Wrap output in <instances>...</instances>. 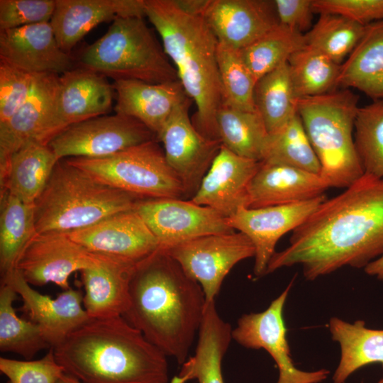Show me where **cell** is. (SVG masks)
<instances>
[{"instance_id":"obj_1","label":"cell","mask_w":383,"mask_h":383,"mask_svg":"<svg viewBox=\"0 0 383 383\" xmlns=\"http://www.w3.org/2000/svg\"><path fill=\"white\" fill-rule=\"evenodd\" d=\"M326 199L275 252L267 274L300 265L313 281L345 266L365 268L383 255V179L364 174Z\"/></svg>"},{"instance_id":"obj_2","label":"cell","mask_w":383,"mask_h":383,"mask_svg":"<svg viewBox=\"0 0 383 383\" xmlns=\"http://www.w3.org/2000/svg\"><path fill=\"white\" fill-rule=\"evenodd\" d=\"M123 317L145 338L182 365L203 318L204 292L167 252L157 249L138 262Z\"/></svg>"},{"instance_id":"obj_3","label":"cell","mask_w":383,"mask_h":383,"mask_svg":"<svg viewBox=\"0 0 383 383\" xmlns=\"http://www.w3.org/2000/svg\"><path fill=\"white\" fill-rule=\"evenodd\" d=\"M52 348L82 383H169L167 357L123 316L90 318Z\"/></svg>"},{"instance_id":"obj_4","label":"cell","mask_w":383,"mask_h":383,"mask_svg":"<svg viewBox=\"0 0 383 383\" xmlns=\"http://www.w3.org/2000/svg\"><path fill=\"white\" fill-rule=\"evenodd\" d=\"M145 17L154 26L178 79L196 111L192 122L204 136L219 140L216 116L223 104L218 40L204 16L181 11L172 0H145Z\"/></svg>"},{"instance_id":"obj_5","label":"cell","mask_w":383,"mask_h":383,"mask_svg":"<svg viewBox=\"0 0 383 383\" xmlns=\"http://www.w3.org/2000/svg\"><path fill=\"white\" fill-rule=\"evenodd\" d=\"M138 197L103 184L65 159L35 202L36 232H70L135 209Z\"/></svg>"},{"instance_id":"obj_6","label":"cell","mask_w":383,"mask_h":383,"mask_svg":"<svg viewBox=\"0 0 383 383\" xmlns=\"http://www.w3.org/2000/svg\"><path fill=\"white\" fill-rule=\"evenodd\" d=\"M359 96L350 89L300 98L299 115L329 187L346 188L364 172L354 141Z\"/></svg>"},{"instance_id":"obj_7","label":"cell","mask_w":383,"mask_h":383,"mask_svg":"<svg viewBox=\"0 0 383 383\" xmlns=\"http://www.w3.org/2000/svg\"><path fill=\"white\" fill-rule=\"evenodd\" d=\"M79 67L113 81H177V70L144 18H119L80 54Z\"/></svg>"},{"instance_id":"obj_8","label":"cell","mask_w":383,"mask_h":383,"mask_svg":"<svg viewBox=\"0 0 383 383\" xmlns=\"http://www.w3.org/2000/svg\"><path fill=\"white\" fill-rule=\"evenodd\" d=\"M65 160L97 181L141 199H184L183 184L157 139L102 157Z\"/></svg>"},{"instance_id":"obj_9","label":"cell","mask_w":383,"mask_h":383,"mask_svg":"<svg viewBox=\"0 0 383 383\" xmlns=\"http://www.w3.org/2000/svg\"><path fill=\"white\" fill-rule=\"evenodd\" d=\"M165 251L199 284L206 301H215L225 277L237 263L255 256L251 240L235 231L202 236Z\"/></svg>"},{"instance_id":"obj_10","label":"cell","mask_w":383,"mask_h":383,"mask_svg":"<svg viewBox=\"0 0 383 383\" xmlns=\"http://www.w3.org/2000/svg\"><path fill=\"white\" fill-rule=\"evenodd\" d=\"M155 139V134L137 119L115 113L71 125L48 145L60 160L97 158Z\"/></svg>"},{"instance_id":"obj_11","label":"cell","mask_w":383,"mask_h":383,"mask_svg":"<svg viewBox=\"0 0 383 383\" xmlns=\"http://www.w3.org/2000/svg\"><path fill=\"white\" fill-rule=\"evenodd\" d=\"M59 74H36L30 94L16 113L0 125V182L8 173L12 155L28 142L45 145L57 135L55 116Z\"/></svg>"},{"instance_id":"obj_12","label":"cell","mask_w":383,"mask_h":383,"mask_svg":"<svg viewBox=\"0 0 383 383\" xmlns=\"http://www.w3.org/2000/svg\"><path fill=\"white\" fill-rule=\"evenodd\" d=\"M135 210L157 239L159 249L163 250L202 236L234 232L225 217L191 200L140 199Z\"/></svg>"},{"instance_id":"obj_13","label":"cell","mask_w":383,"mask_h":383,"mask_svg":"<svg viewBox=\"0 0 383 383\" xmlns=\"http://www.w3.org/2000/svg\"><path fill=\"white\" fill-rule=\"evenodd\" d=\"M294 279L267 309L243 315L232 331V337L245 348H262L270 355L279 370L277 383H320L327 378L330 371L326 369L302 371L294 366L292 359L284 307Z\"/></svg>"},{"instance_id":"obj_14","label":"cell","mask_w":383,"mask_h":383,"mask_svg":"<svg viewBox=\"0 0 383 383\" xmlns=\"http://www.w3.org/2000/svg\"><path fill=\"white\" fill-rule=\"evenodd\" d=\"M192 101L187 98L176 106L157 136L183 184L186 200L195 195L222 146L220 140L207 138L195 128L189 116Z\"/></svg>"},{"instance_id":"obj_15","label":"cell","mask_w":383,"mask_h":383,"mask_svg":"<svg viewBox=\"0 0 383 383\" xmlns=\"http://www.w3.org/2000/svg\"><path fill=\"white\" fill-rule=\"evenodd\" d=\"M91 253L72 240L67 232L36 233L23 250L16 266L30 285L52 282L63 291L71 288L69 277L98 262Z\"/></svg>"},{"instance_id":"obj_16","label":"cell","mask_w":383,"mask_h":383,"mask_svg":"<svg viewBox=\"0 0 383 383\" xmlns=\"http://www.w3.org/2000/svg\"><path fill=\"white\" fill-rule=\"evenodd\" d=\"M326 199L324 194L296 204L255 209L242 207L226 218L230 227L244 233L252 243L253 272L256 277L266 274L279 240L302 224Z\"/></svg>"},{"instance_id":"obj_17","label":"cell","mask_w":383,"mask_h":383,"mask_svg":"<svg viewBox=\"0 0 383 383\" xmlns=\"http://www.w3.org/2000/svg\"><path fill=\"white\" fill-rule=\"evenodd\" d=\"M70 238L91 253L138 262L158 248L157 239L135 209L118 212Z\"/></svg>"},{"instance_id":"obj_18","label":"cell","mask_w":383,"mask_h":383,"mask_svg":"<svg viewBox=\"0 0 383 383\" xmlns=\"http://www.w3.org/2000/svg\"><path fill=\"white\" fill-rule=\"evenodd\" d=\"M1 282L21 296L23 311L39 326L51 348L90 319L82 307L84 296L79 290L70 288L52 299L33 289L17 269L1 277Z\"/></svg>"},{"instance_id":"obj_19","label":"cell","mask_w":383,"mask_h":383,"mask_svg":"<svg viewBox=\"0 0 383 383\" xmlns=\"http://www.w3.org/2000/svg\"><path fill=\"white\" fill-rule=\"evenodd\" d=\"M260 162L239 156L223 145L190 199L226 218L248 207V189Z\"/></svg>"},{"instance_id":"obj_20","label":"cell","mask_w":383,"mask_h":383,"mask_svg":"<svg viewBox=\"0 0 383 383\" xmlns=\"http://www.w3.org/2000/svg\"><path fill=\"white\" fill-rule=\"evenodd\" d=\"M0 60L35 74L60 75L73 69L72 57L60 48L50 22L0 30Z\"/></svg>"},{"instance_id":"obj_21","label":"cell","mask_w":383,"mask_h":383,"mask_svg":"<svg viewBox=\"0 0 383 383\" xmlns=\"http://www.w3.org/2000/svg\"><path fill=\"white\" fill-rule=\"evenodd\" d=\"M204 18L218 42L237 50L279 24L274 1L211 0Z\"/></svg>"},{"instance_id":"obj_22","label":"cell","mask_w":383,"mask_h":383,"mask_svg":"<svg viewBox=\"0 0 383 383\" xmlns=\"http://www.w3.org/2000/svg\"><path fill=\"white\" fill-rule=\"evenodd\" d=\"M129 17H145V0H55L50 22L60 48L70 54L99 24Z\"/></svg>"},{"instance_id":"obj_23","label":"cell","mask_w":383,"mask_h":383,"mask_svg":"<svg viewBox=\"0 0 383 383\" xmlns=\"http://www.w3.org/2000/svg\"><path fill=\"white\" fill-rule=\"evenodd\" d=\"M114 97L113 84L99 73L78 67L60 74L55 116L57 135L71 125L106 115Z\"/></svg>"},{"instance_id":"obj_24","label":"cell","mask_w":383,"mask_h":383,"mask_svg":"<svg viewBox=\"0 0 383 383\" xmlns=\"http://www.w3.org/2000/svg\"><path fill=\"white\" fill-rule=\"evenodd\" d=\"M98 255L96 265L80 271L83 306L90 318L123 316L130 303V283L138 262Z\"/></svg>"},{"instance_id":"obj_25","label":"cell","mask_w":383,"mask_h":383,"mask_svg":"<svg viewBox=\"0 0 383 383\" xmlns=\"http://www.w3.org/2000/svg\"><path fill=\"white\" fill-rule=\"evenodd\" d=\"M115 113L134 118L157 136L176 106L189 98L179 80L152 84L140 80L113 81Z\"/></svg>"},{"instance_id":"obj_26","label":"cell","mask_w":383,"mask_h":383,"mask_svg":"<svg viewBox=\"0 0 383 383\" xmlns=\"http://www.w3.org/2000/svg\"><path fill=\"white\" fill-rule=\"evenodd\" d=\"M330 188L321 177L291 166L260 162L248 189L247 208L307 201Z\"/></svg>"},{"instance_id":"obj_27","label":"cell","mask_w":383,"mask_h":383,"mask_svg":"<svg viewBox=\"0 0 383 383\" xmlns=\"http://www.w3.org/2000/svg\"><path fill=\"white\" fill-rule=\"evenodd\" d=\"M232 331L220 316L215 301H206L194 355L182 365L170 383L193 379L198 383H224L222 360L233 339Z\"/></svg>"},{"instance_id":"obj_28","label":"cell","mask_w":383,"mask_h":383,"mask_svg":"<svg viewBox=\"0 0 383 383\" xmlns=\"http://www.w3.org/2000/svg\"><path fill=\"white\" fill-rule=\"evenodd\" d=\"M337 85L357 89L373 101H383V20L365 26L357 45L340 65Z\"/></svg>"},{"instance_id":"obj_29","label":"cell","mask_w":383,"mask_h":383,"mask_svg":"<svg viewBox=\"0 0 383 383\" xmlns=\"http://www.w3.org/2000/svg\"><path fill=\"white\" fill-rule=\"evenodd\" d=\"M60 160L48 145L28 142L11 156L8 173L0 182L8 192L27 204H35Z\"/></svg>"},{"instance_id":"obj_30","label":"cell","mask_w":383,"mask_h":383,"mask_svg":"<svg viewBox=\"0 0 383 383\" xmlns=\"http://www.w3.org/2000/svg\"><path fill=\"white\" fill-rule=\"evenodd\" d=\"M332 339L340 347V358L333 376V383H344L353 372L373 363L383 367V329L365 326L362 320L353 323L337 317L328 323Z\"/></svg>"},{"instance_id":"obj_31","label":"cell","mask_w":383,"mask_h":383,"mask_svg":"<svg viewBox=\"0 0 383 383\" xmlns=\"http://www.w3.org/2000/svg\"><path fill=\"white\" fill-rule=\"evenodd\" d=\"M218 138L233 153L261 162L270 134L257 111H247L222 104L216 113Z\"/></svg>"},{"instance_id":"obj_32","label":"cell","mask_w":383,"mask_h":383,"mask_svg":"<svg viewBox=\"0 0 383 383\" xmlns=\"http://www.w3.org/2000/svg\"><path fill=\"white\" fill-rule=\"evenodd\" d=\"M35 204H27L14 196L1 194V277L16 269L25 247L36 233Z\"/></svg>"},{"instance_id":"obj_33","label":"cell","mask_w":383,"mask_h":383,"mask_svg":"<svg viewBox=\"0 0 383 383\" xmlns=\"http://www.w3.org/2000/svg\"><path fill=\"white\" fill-rule=\"evenodd\" d=\"M298 99L287 62L257 81L255 105L270 135L279 131L298 113Z\"/></svg>"},{"instance_id":"obj_34","label":"cell","mask_w":383,"mask_h":383,"mask_svg":"<svg viewBox=\"0 0 383 383\" xmlns=\"http://www.w3.org/2000/svg\"><path fill=\"white\" fill-rule=\"evenodd\" d=\"M17 294L9 284L1 282L0 350L29 360L40 350L52 348L38 324L16 315L13 304Z\"/></svg>"},{"instance_id":"obj_35","label":"cell","mask_w":383,"mask_h":383,"mask_svg":"<svg viewBox=\"0 0 383 383\" xmlns=\"http://www.w3.org/2000/svg\"><path fill=\"white\" fill-rule=\"evenodd\" d=\"M287 63L299 99L316 96L337 89L340 65L321 52L305 45L294 52Z\"/></svg>"},{"instance_id":"obj_36","label":"cell","mask_w":383,"mask_h":383,"mask_svg":"<svg viewBox=\"0 0 383 383\" xmlns=\"http://www.w3.org/2000/svg\"><path fill=\"white\" fill-rule=\"evenodd\" d=\"M305 45L304 34L279 24L239 50L245 64L257 81L287 62L294 52Z\"/></svg>"},{"instance_id":"obj_37","label":"cell","mask_w":383,"mask_h":383,"mask_svg":"<svg viewBox=\"0 0 383 383\" xmlns=\"http://www.w3.org/2000/svg\"><path fill=\"white\" fill-rule=\"evenodd\" d=\"M291 166L316 174L321 165L298 113L279 131L270 135L262 161Z\"/></svg>"},{"instance_id":"obj_38","label":"cell","mask_w":383,"mask_h":383,"mask_svg":"<svg viewBox=\"0 0 383 383\" xmlns=\"http://www.w3.org/2000/svg\"><path fill=\"white\" fill-rule=\"evenodd\" d=\"M364 28L343 16L321 13L317 22L304 33L305 44L341 65L357 45Z\"/></svg>"},{"instance_id":"obj_39","label":"cell","mask_w":383,"mask_h":383,"mask_svg":"<svg viewBox=\"0 0 383 383\" xmlns=\"http://www.w3.org/2000/svg\"><path fill=\"white\" fill-rule=\"evenodd\" d=\"M217 62L223 94V104L234 109L257 111L253 74L243 60L240 50L218 43Z\"/></svg>"},{"instance_id":"obj_40","label":"cell","mask_w":383,"mask_h":383,"mask_svg":"<svg viewBox=\"0 0 383 383\" xmlns=\"http://www.w3.org/2000/svg\"><path fill=\"white\" fill-rule=\"evenodd\" d=\"M354 141L364 174L383 179V101L359 108Z\"/></svg>"},{"instance_id":"obj_41","label":"cell","mask_w":383,"mask_h":383,"mask_svg":"<svg viewBox=\"0 0 383 383\" xmlns=\"http://www.w3.org/2000/svg\"><path fill=\"white\" fill-rule=\"evenodd\" d=\"M0 371L7 383H57L65 372L57 362L52 348L41 359L18 360L0 357Z\"/></svg>"},{"instance_id":"obj_42","label":"cell","mask_w":383,"mask_h":383,"mask_svg":"<svg viewBox=\"0 0 383 383\" xmlns=\"http://www.w3.org/2000/svg\"><path fill=\"white\" fill-rule=\"evenodd\" d=\"M35 76L0 60V125L9 120L26 101Z\"/></svg>"},{"instance_id":"obj_43","label":"cell","mask_w":383,"mask_h":383,"mask_svg":"<svg viewBox=\"0 0 383 383\" xmlns=\"http://www.w3.org/2000/svg\"><path fill=\"white\" fill-rule=\"evenodd\" d=\"M55 0H0V30L50 22Z\"/></svg>"},{"instance_id":"obj_44","label":"cell","mask_w":383,"mask_h":383,"mask_svg":"<svg viewBox=\"0 0 383 383\" xmlns=\"http://www.w3.org/2000/svg\"><path fill=\"white\" fill-rule=\"evenodd\" d=\"M315 13H335L365 26L383 20V0H313Z\"/></svg>"},{"instance_id":"obj_45","label":"cell","mask_w":383,"mask_h":383,"mask_svg":"<svg viewBox=\"0 0 383 383\" xmlns=\"http://www.w3.org/2000/svg\"><path fill=\"white\" fill-rule=\"evenodd\" d=\"M279 24L303 34L311 28L313 0H274Z\"/></svg>"},{"instance_id":"obj_46","label":"cell","mask_w":383,"mask_h":383,"mask_svg":"<svg viewBox=\"0 0 383 383\" xmlns=\"http://www.w3.org/2000/svg\"><path fill=\"white\" fill-rule=\"evenodd\" d=\"M183 12L192 15L204 16L211 0H172Z\"/></svg>"},{"instance_id":"obj_47","label":"cell","mask_w":383,"mask_h":383,"mask_svg":"<svg viewBox=\"0 0 383 383\" xmlns=\"http://www.w3.org/2000/svg\"><path fill=\"white\" fill-rule=\"evenodd\" d=\"M364 270L368 275L383 282V255L368 264Z\"/></svg>"},{"instance_id":"obj_48","label":"cell","mask_w":383,"mask_h":383,"mask_svg":"<svg viewBox=\"0 0 383 383\" xmlns=\"http://www.w3.org/2000/svg\"><path fill=\"white\" fill-rule=\"evenodd\" d=\"M57 383H82L75 377L66 373L65 372L60 377Z\"/></svg>"},{"instance_id":"obj_49","label":"cell","mask_w":383,"mask_h":383,"mask_svg":"<svg viewBox=\"0 0 383 383\" xmlns=\"http://www.w3.org/2000/svg\"><path fill=\"white\" fill-rule=\"evenodd\" d=\"M377 383H383V377L380 379Z\"/></svg>"}]
</instances>
